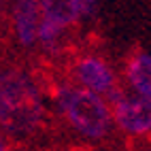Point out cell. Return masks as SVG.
I'll use <instances>...</instances> for the list:
<instances>
[{
  "label": "cell",
  "instance_id": "6da1fadb",
  "mask_svg": "<svg viewBox=\"0 0 151 151\" xmlns=\"http://www.w3.org/2000/svg\"><path fill=\"white\" fill-rule=\"evenodd\" d=\"M43 119V100L36 85L19 70L0 73V126L11 134H30Z\"/></svg>",
  "mask_w": 151,
  "mask_h": 151
},
{
  "label": "cell",
  "instance_id": "7a4b0ae2",
  "mask_svg": "<svg viewBox=\"0 0 151 151\" xmlns=\"http://www.w3.org/2000/svg\"><path fill=\"white\" fill-rule=\"evenodd\" d=\"M58 104L60 111L68 117V122L77 128V132L92 138H100L106 134L111 117L106 104L98 98V94L64 85L58 92Z\"/></svg>",
  "mask_w": 151,
  "mask_h": 151
},
{
  "label": "cell",
  "instance_id": "3957f363",
  "mask_svg": "<svg viewBox=\"0 0 151 151\" xmlns=\"http://www.w3.org/2000/svg\"><path fill=\"white\" fill-rule=\"evenodd\" d=\"M115 119L126 132L143 134L151 130V94L122 96L113 104Z\"/></svg>",
  "mask_w": 151,
  "mask_h": 151
},
{
  "label": "cell",
  "instance_id": "277c9868",
  "mask_svg": "<svg viewBox=\"0 0 151 151\" xmlns=\"http://www.w3.org/2000/svg\"><path fill=\"white\" fill-rule=\"evenodd\" d=\"M77 79L81 81L89 92L94 94H109L113 96L119 89L115 87V77L111 68L100 58H83L77 62Z\"/></svg>",
  "mask_w": 151,
  "mask_h": 151
},
{
  "label": "cell",
  "instance_id": "5b68a950",
  "mask_svg": "<svg viewBox=\"0 0 151 151\" xmlns=\"http://www.w3.org/2000/svg\"><path fill=\"white\" fill-rule=\"evenodd\" d=\"M15 34L24 45H32L38 38V2L36 0H17L13 6Z\"/></svg>",
  "mask_w": 151,
  "mask_h": 151
},
{
  "label": "cell",
  "instance_id": "8992f818",
  "mask_svg": "<svg viewBox=\"0 0 151 151\" xmlns=\"http://www.w3.org/2000/svg\"><path fill=\"white\" fill-rule=\"evenodd\" d=\"M43 17L58 26H70L81 15V0H41Z\"/></svg>",
  "mask_w": 151,
  "mask_h": 151
},
{
  "label": "cell",
  "instance_id": "52a82bcc",
  "mask_svg": "<svg viewBox=\"0 0 151 151\" xmlns=\"http://www.w3.org/2000/svg\"><path fill=\"white\" fill-rule=\"evenodd\" d=\"M128 81L138 94H151V55L136 53L128 62Z\"/></svg>",
  "mask_w": 151,
  "mask_h": 151
},
{
  "label": "cell",
  "instance_id": "ba28073f",
  "mask_svg": "<svg viewBox=\"0 0 151 151\" xmlns=\"http://www.w3.org/2000/svg\"><path fill=\"white\" fill-rule=\"evenodd\" d=\"M38 38L47 49H55L60 38H62V26H58L49 19H41V28H38Z\"/></svg>",
  "mask_w": 151,
  "mask_h": 151
},
{
  "label": "cell",
  "instance_id": "9c48e42d",
  "mask_svg": "<svg viewBox=\"0 0 151 151\" xmlns=\"http://www.w3.org/2000/svg\"><path fill=\"white\" fill-rule=\"evenodd\" d=\"M96 11V0H81V15L87 17Z\"/></svg>",
  "mask_w": 151,
  "mask_h": 151
},
{
  "label": "cell",
  "instance_id": "30bf717a",
  "mask_svg": "<svg viewBox=\"0 0 151 151\" xmlns=\"http://www.w3.org/2000/svg\"><path fill=\"white\" fill-rule=\"evenodd\" d=\"M0 151H6V147H4V143H2V138H0Z\"/></svg>",
  "mask_w": 151,
  "mask_h": 151
}]
</instances>
